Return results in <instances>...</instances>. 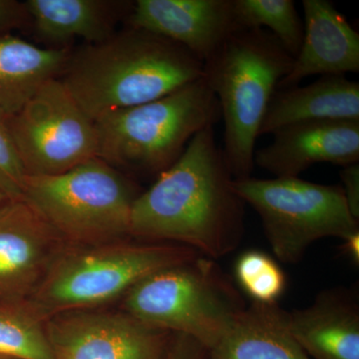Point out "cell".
<instances>
[{"instance_id": "obj_26", "label": "cell", "mask_w": 359, "mask_h": 359, "mask_svg": "<svg viewBox=\"0 0 359 359\" xmlns=\"http://www.w3.org/2000/svg\"><path fill=\"white\" fill-rule=\"evenodd\" d=\"M25 14V4L13 0H0V33L20 25Z\"/></svg>"}, {"instance_id": "obj_6", "label": "cell", "mask_w": 359, "mask_h": 359, "mask_svg": "<svg viewBox=\"0 0 359 359\" xmlns=\"http://www.w3.org/2000/svg\"><path fill=\"white\" fill-rule=\"evenodd\" d=\"M123 306L144 325L188 335L208 351L247 308L231 276L202 255L142 278L124 294Z\"/></svg>"}, {"instance_id": "obj_14", "label": "cell", "mask_w": 359, "mask_h": 359, "mask_svg": "<svg viewBox=\"0 0 359 359\" xmlns=\"http://www.w3.org/2000/svg\"><path fill=\"white\" fill-rule=\"evenodd\" d=\"M304 40L292 69L278 89L297 86L313 75L359 71V34L327 0H304Z\"/></svg>"}, {"instance_id": "obj_29", "label": "cell", "mask_w": 359, "mask_h": 359, "mask_svg": "<svg viewBox=\"0 0 359 359\" xmlns=\"http://www.w3.org/2000/svg\"><path fill=\"white\" fill-rule=\"evenodd\" d=\"M0 109L2 110V97H1V93H0Z\"/></svg>"}, {"instance_id": "obj_13", "label": "cell", "mask_w": 359, "mask_h": 359, "mask_svg": "<svg viewBox=\"0 0 359 359\" xmlns=\"http://www.w3.org/2000/svg\"><path fill=\"white\" fill-rule=\"evenodd\" d=\"M255 152V164L275 177H299L318 163H359V121H314L276 131Z\"/></svg>"}, {"instance_id": "obj_7", "label": "cell", "mask_w": 359, "mask_h": 359, "mask_svg": "<svg viewBox=\"0 0 359 359\" xmlns=\"http://www.w3.org/2000/svg\"><path fill=\"white\" fill-rule=\"evenodd\" d=\"M133 182L100 158L53 176H26L22 199L67 245L126 241L134 201Z\"/></svg>"}, {"instance_id": "obj_25", "label": "cell", "mask_w": 359, "mask_h": 359, "mask_svg": "<svg viewBox=\"0 0 359 359\" xmlns=\"http://www.w3.org/2000/svg\"><path fill=\"white\" fill-rule=\"evenodd\" d=\"M339 176L349 211L359 221V163L342 167Z\"/></svg>"}, {"instance_id": "obj_16", "label": "cell", "mask_w": 359, "mask_h": 359, "mask_svg": "<svg viewBox=\"0 0 359 359\" xmlns=\"http://www.w3.org/2000/svg\"><path fill=\"white\" fill-rule=\"evenodd\" d=\"M359 121V84L346 76L323 75L306 86L276 90L259 129L261 135L299 123Z\"/></svg>"}, {"instance_id": "obj_24", "label": "cell", "mask_w": 359, "mask_h": 359, "mask_svg": "<svg viewBox=\"0 0 359 359\" xmlns=\"http://www.w3.org/2000/svg\"><path fill=\"white\" fill-rule=\"evenodd\" d=\"M166 359H211L204 346L185 334H175Z\"/></svg>"}, {"instance_id": "obj_22", "label": "cell", "mask_w": 359, "mask_h": 359, "mask_svg": "<svg viewBox=\"0 0 359 359\" xmlns=\"http://www.w3.org/2000/svg\"><path fill=\"white\" fill-rule=\"evenodd\" d=\"M235 278L252 302L259 304H276L287 287L285 271L263 250L243 252L235 264Z\"/></svg>"}, {"instance_id": "obj_19", "label": "cell", "mask_w": 359, "mask_h": 359, "mask_svg": "<svg viewBox=\"0 0 359 359\" xmlns=\"http://www.w3.org/2000/svg\"><path fill=\"white\" fill-rule=\"evenodd\" d=\"M25 6L39 36L48 41L82 39L92 44L112 35V20L107 2L28 0Z\"/></svg>"}, {"instance_id": "obj_20", "label": "cell", "mask_w": 359, "mask_h": 359, "mask_svg": "<svg viewBox=\"0 0 359 359\" xmlns=\"http://www.w3.org/2000/svg\"><path fill=\"white\" fill-rule=\"evenodd\" d=\"M0 358L55 359L45 321L26 302L0 304Z\"/></svg>"}, {"instance_id": "obj_2", "label": "cell", "mask_w": 359, "mask_h": 359, "mask_svg": "<svg viewBox=\"0 0 359 359\" xmlns=\"http://www.w3.org/2000/svg\"><path fill=\"white\" fill-rule=\"evenodd\" d=\"M60 78L94 122L152 102L204 76V63L171 40L131 27L70 54Z\"/></svg>"}, {"instance_id": "obj_27", "label": "cell", "mask_w": 359, "mask_h": 359, "mask_svg": "<svg viewBox=\"0 0 359 359\" xmlns=\"http://www.w3.org/2000/svg\"><path fill=\"white\" fill-rule=\"evenodd\" d=\"M344 244L340 247L342 254L346 255L349 261L354 264H359V231L351 237L342 240Z\"/></svg>"}, {"instance_id": "obj_3", "label": "cell", "mask_w": 359, "mask_h": 359, "mask_svg": "<svg viewBox=\"0 0 359 359\" xmlns=\"http://www.w3.org/2000/svg\"><path fill=\"white\" fill-rule=\"evenodd\" d=\"M294 58L271 33L238 30L204 63L224 120V160L235 180L249 178L264 115Z\"/></svg>"}, {"instance_id": "obj_11", "label": "cell", "mask_w": 359, "mask_h": 359, "mask_svg": "<svg viewBox=\"0 0 359 359\" xmlns=\"http://www.w3.org/2000/svg\"><path fill=\"white\" fill-rule=\"evenodd\" d=\"M66 245L25 200L0 205V304L27 301Z\"/></svg>"}, {"instance_id": "obj_21", "label": "cell", "mask_w": 359, "mask_h": 359, "mask_svg": "<svg viewBox=\"0 0 359 359\" xmlns=\"http://www.w3.org/2000/svg\"><path fill=\"white\" fill-rule=\"evenodd\" d=\"M238 30L262 29L266 26L285 51L295 58L304 40V21L292 0H233Z\"/></svg>"}, {"instance_id": "obj_4", "label": "cell", "mask_w": 359, "mask_h": 359, "mask_svg": "<svg viewBox=\"0 0 359 359\" xmlns=\"http://www.w3.org/2000/svg\"><path fill=\"white\" fill-rule=\"evenodd\" d=\"M221 119L218 100L203 76L152 102L97 120V157L118 170L158 177L196 134Z\"/></svg>"}, {"instance_id": "obj_12", "label": "cell", "mask_w": 359, "mask_h": 359, "mask_svg": "<svg viewBox=\"0 0 359 359\" xmlns=\"http://www.w3.org/2000/svg\"><path fill=\"white\" fill-rule=\"evenodd\" d=\"M130 26L181 45L203 63L238 32L233 0H138Z\"/></svg>"}, {"instance_id": "obj_10", "label": "cell", "mask_w": 359, "mask_h": 359, "mask_svg": "<svg viewBox=\"0 0 359 359\" xmlns=\"http://www.w3.org/2000/svg\"><path fill=\"white\" fill-rule=\"evenodd\" d=\"M45 325L55 359H166L175 337L124 311H67Z\"/></svg>"}, {"instance_id": "obj_28", "label": "cell", "mask_w": 359, "mask_h": 359, "mask_svg": "<svg viewBox=\"0 0 359 359\" xmlns=\"http://www.w3.org/2000/svg\"><path fill=\"white\" fill-rule=\"evenodd\" d=\"M6 200H7L6 198L4 197V196L2 195L1 193H0V205L4 204V203L6 202Z\"/></svg>"}, {"instance_id": "obj_18", "label": "cell", "mask_w": 359, "mask_h": 359, "mask_svg": "<svg viewBox=\"0 0 359 359\" xmlns=\"http://www.w3.org/2000/svg\"><path fill=\"white\" fill-rule=\"evenodd\" d=\"M67 48H40L18 37H0V93L2 111L15 114L37 89L62 74Z\"/></svg>"}, {"instance_id": "obj_23", "label": "cell", "mask_w": 359, "mask_h": 359, "mask_svg": "<svg viewBox=\"0 0 359 359\" xmlns=\"http://www.w3.org/2000/svg\"><path fill=\"white\" fill-rule=\"evenodd\" d=\"M8 116L0 109V193L7 200H22L26 175L11 130Z\"/></svg>"}, {"instance_id": "obj_9", "label": "cell", "mask_w": 359, "mask_h": 359, "mask_svg": "<svg viewBox=\"0 0 359 359\" xmlns=\"http://www.w3.org/2000/svg\"><path fill=\"white\" fill-rule=\"evenodd\" d=\"M7 122L27 176L65 173L97 157L95 122L60 78L42 84Z\"/></svg>"}, {"instance_id": "obj_5", "label": "cell", "mask_w": 359, "mask_h": 359, "mask_svg": "<svg viewBox=\"0 0 359 359\" xmlns=\"http://www.w3.org/2000/svg\"><path fill=\"white\" fill-rule=\"evenodd\" d=\"M199 255L168 243L66 245L25 302L44 321L67 311L93 309L122 297L151 273Z\"/></svg>"}, {"instance_id": "obj_15", "label": "cell", "mask_w": 359, "mask_h": 359, "mask_svg": "<svg viewBox=\"0 0 359 359\" xmlns=\"http://www.w3.org/2000/svg\"><path fill=\"white\" fill-rule=\"evenodd\" d=\"M289 325L311 359H359V302L353 290H323L306 308L289 311Z\"/></svg>"}, {"instance_id": "obj_8", "label": "cell", "mask_w": 359, "mask_h": 359, "mask_svg": "<svg viewBox=\"0 0 359 359\" xmlns=\"http://www.w3.org/2000/svg\"><path fill=\"white\" fill-rule=\"evenodd\" d=\"M233 189L261 218L266 240L278 261L297 264L316 241L351 237L359 231L344 190L299 177L233 180Z\"/></svg>"}, {"instance_id": "obj_17", "label": "cell", "mask_w": 359, "mask_h": 359, "mask_svg": "<svg viewBox=\"0 0 359 359\" xmlns=\"http://www.w3.org/2000/svg\"><path fill=\"white\" fill-rule=\"evenodd\" d=\"M211 359H311L290 330L289 311L252 302L209 351Z\"/></svg>"}, {"instance_id": "obj_30", "label": "cell", "mask_w": 359, "mask_h": 359, "mask_svg": "<svg viewBox=\"0 0 359 359\" xmlns=\"http://www.w3.org/2000/svg\"><path fill=\"white\" fill-rule=\"evenodd\" d=\"M0 359H7V358H0Z\"/></svg>"}, {"instance_id": "obj_1", "label": "cell", "mask_w": 359, "mask_h": 359, "mask_svg": "<svg viewBox=\"0 0 359 359\" xmlns=\"http://www.w3.org/2000/svg\"><path fill=\"white\" fill-rule=\"evenodd\" d=\"M233 180L214 126L203 129L134 201L130 237L184 245L212 259L231 254L245 233V204Z\"/></svg>"}]
</instances>
